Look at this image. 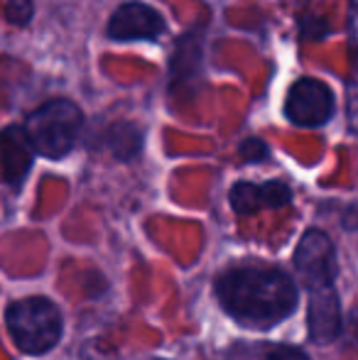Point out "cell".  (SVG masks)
I'll list each match as a JSON object with an SVG mask.
<instances>
[{"mask_svg": "<svg viewBox=\"0 0 358 360\" xmlns=\"http://www.w3.org/2000/svg\"><path fill=\"white\" fill-rule=\"evenodd\" d=\"M295 265L300 270L302 280L309 289L334 285L336 280V252L334 243L326 233L307 231L302 236L300 245L295 252Z\"/></svg>", "mask_w": 358, "mask_h": 360, "instance_id": "obj_5", "label": "cell"}, {"mask_svg": "<svg viewBox=\"0 0 358 360\" xmlns=\"http://www.w3.org/2000/svg\"><path fill=\"white\" fill-rule=\"evenodd\" d=\"M165 32V18L155 8L138 0L123 3L108 22V37L118 42L130 39H158Z\"/></svg>", "mask_w": 358, "mask_h": 360, "instance_id": "obj_6", "label": "cell"}, {"mask_svg": "<svg viewBox=\"0 0 358 360\" xmlns=\"http://www.w3.org/2000/svg\"><path fill=\"white\" fill-rule=\"evenodd\" d=\"M265 152H268V147L260 143V140H245V143L241 145V157L248 162H255V160H260V157H265Z\"/></svg>", "mask_w": 358, "mask_h": 360, "instance_id": "obj_12", "label": "cell"}, {"mask_svg": "<svg viewBox=\"0 0 358 360\" xmlns=\"http://www.w3.org/2000/svg\"><path fill=\"white\" fill-rule=\"evenodd\" d=\"M32 0H10L5 8V18L13 25H27L32 18Z\"/></svg>", "mask_w": 358, "mask_h": 360, "instance_id": "obj_11", "label": "cell"}, {"mask_svg": "<svg viewBox=\"0 0 358 360\" xmlns=\"http://www.w3.org/2000/svg\"><path fill=\"white\" fill-rule=\"evenodd\" d=\"M334 94L319 79H300L292 84L285 98V115L295 125L317 128L334 113Z\"/></svg>", "mask_w": 358, "mask_h": 360, "instance_id": "obj_4", "label": "cell"}, {"mask_svg": "<svg viewBox=\"0 0 358 360\" xmlns=\"http://www.w3.org/2000/svg\"><path fill=\"white\" fill-rule=\"evenodd\" d=\"M5 321L13 341L32 356L52 351L62 338V314L44 297H27L15 302L5 314Z\"/></svg>", "mask_w": 358, "mask_h": 360, "instance_id": "obj_3", "label": "cell"}, {"mask_svg": "<svg viewBox=\"0 0 358 360\" xmlns=\"http://www.w3.org/2000/svg\"><path fill=\"white\" fill-rule=\"evenodd\" d=\"M268 360H309V356L297 351V348H280V351L270 353Z\"/></svg>", "mask_w": 358, "mask_h": 360, "instance_id": "obj_13", "label": "cell"}, {"mask_svg": "<svg viewBox=\"0 0 358 360\" xmlns=\"http://www.w3.org/2000/svg\"><path fill=\"white\" fill-rule=\"evenodd\" d=\"M219 299L234 319L268 328L297 307V287L280 270L238 267L219 280Z\"/></svg>", "mask_w": 358, "mask_h": 360, "instance_id": "obj_1", "label": "cell"}, {"mask_svg": "<svg viewBox=\"0 0 358 360\" xmlns=\"http://www.w3.org/2000/svg\"><path fill=\"white\" fill-rule=\"evenodd\" d=\"M84 128V113L77 103L67 98H54L39 105L25 120V135L37 155L59 160L79 140Z\"/></svg>", "mask_w": 358, "mask_h": 360, "instance_id": "obj_2", "label": "cell"}, {"mask_svg": "<svg viewBox=\"0 0 358 360\" xmlns=\"http://www.w3.org/2000/svg\"><path fill=\"white\" fill-rule=\"evenodd\" d=\"M108 145L120 160H128V157L138 155L140 145H143V135L135 125L130 123H118L108 130Z\"/></svg>", "mask_w": 358, "mask_h": 360, "instance_id": "obj_10", "label": "cell"}, {"mask_svg": "<svg viewBox=\"0 0 358 360\" xmlns=\"http://www.w3.org/2000/svg\"><path fill=\"white\" fill-rule=\"evenodd\" d=\"M231 206L236 214L250 216L258 214L260 209H280L292 201V191L282 181H265V184H250V181H238L231 189Z\"/></svg>", "mask_w": 358, "mask_h": 360, "instance_id": "obj_7", "label": "cell"}, {"mask_svg": "<svg viewBox=\"0 0 358 360\" xmlns=\"http://www.w3.org/2000/svg\"><path fill=\"white\" fill-rule=\"evenodd\" d=\"M309 333L317 343H331L341 333V307L331 285L309 289Z\"/></svg>", "mask_w": 358, "mask_h": 360, "instance_id": "obj_8", "label": "cell"}, {"mask_svg": "<svg viewBox=\"0 0 358 360\" xmlns=\"http://www.w3.org/2000/svg\"><path fill=\"white\" fill-rule=\"evenodd\" d=\"M32 145L23 128H8L0 133V165L8 181H20L23 174L30 169L32 160Z\"/></svg>", "mask_w": 358, "mask_h": 360, "instance_id": "obj_9", "label": "cell"}]
</instances>
